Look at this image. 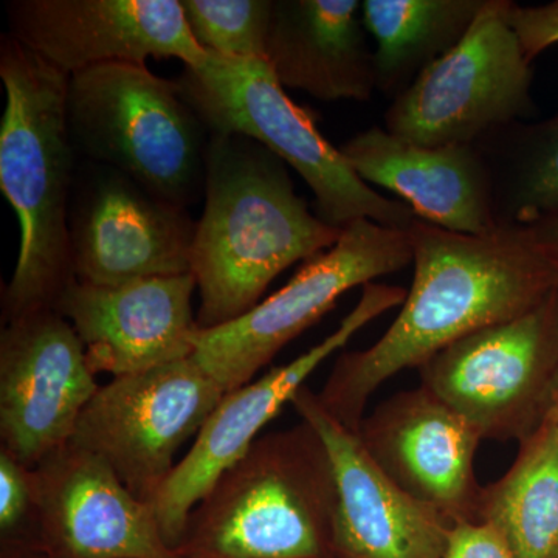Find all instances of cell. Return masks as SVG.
I'll use <instances>...</instances> for the list:
<instances>
[{
	"label": "cell",
	"instance_id": "1",
	"mask_svg": "<svg viewBox=\"0 0 558 558\" xmlns=\"http://www.w3.org/2000/svg\"><path fill=\"white\" fill-rule=\"evenodd\" d=\"M414 274L398 317L373 347L344 352L317 392L319 403L359 433L381 385L418 369L450 344L534 310L558 289V264L526 227L484 236L425 220L411 227Z\"/></svg>",
	"mask_w": 558,
	"mask_h": 558
},
{
	"label": "cell",
	"instance_id": "2",
	"mask_svg": "<svg viewBox=\"0 0 558 558\" xmlns=\"http://www.w3.org/2000/svg\"><path fill=\"white\" fill-rule=\"evenodd\" d=\"M204 196L191 250L201 330L247 314L278 275L343 233L311 211L284 161L242 135L209 132Z\"/></svg>",
	"mask_w": 558,
	"mask_h": 558
},
{
	"label": "cell",
	"instance_id": "3",
	"mask_svg": "<svg viewBox=\"0 0 558 558\" xmlns=\"http://www.w3.org/2000/svg\"><path fill=\"white\" fill-rule=\"evenodd\" d=\"M69 75L13 36L0 40L5 110L0 123V190L16 211L21 247L3 289V323L54 310L76 281L70 244L75 146L68 121Z\"/></svg>",
	"mask_w": 558,
	"mask_h": 558
},
{
	"label": "cell",
	"instance_id": "4",
	"mask_svg": "<svg viewBox=\"0 0 558 558\" xmlns=\"http://www.w3.org/2000/svg\"><path fill=\"white\" fill-rule=\"evenodd\" d=\"M337 488L307 422L260 436L191 512L183 558H325L336 553Z\"/></svg>",
	"mask_w": 558,
	"mask_h": 558
},
{
	"label": "cell",
	"instance_id": "5",
	"mask_svg": "<svg viewBox=\"0 0 558 558\" xmlns=\"http://www.w3.org/2000/svg\"><path fill=\"white\" fill-rule=\"evenodd\" d=\"M179 86L208 132L255 140L299 172L314 193L318 218L332 229L366 219L409 231L418 219L409 205L377 193L352 170L311 113L290 100L266 61L208 51L201 65L185 68Z\"/></svg>",
	"mask_w": 558,
	"mask_h": 558
},
{
	"label": "cell",
	"instance_id": "6",
	"mask_svg": "<svg viewBox=\"0 0 558 558\" xmlns=\"http://www.w3.org/2000/svg\"><path fill=\"white\" fill-rule=\"evenodd\" d=\"M68 121L78 156L116 168L186 208L205 193L209 132L179 83L143 62H112L69 78Z\"/></svg>",
	"mask_w": 558,
	"mask_h": 558
},
{
	"label": "cell",
	"instance_id": "7",
	"mask_svg": "<svg viewBox=\"0 0 558 558\" xmlns=\"http://www.w3.org/2000/svg\"><path fill=\"white\" fill-rule=\"evenodd\" d=\"M510 0H486L472 27L392 100L385 130L414 145H478L534 113V70L510 27Z\"/></svg>",
	"mask_w": 558,
	"mask_h": 558
},
{
	"label": "cell",
	"instance_id": "8",
	"mask_svg": "<svg viewBox=\"0 0 558 558\" xmlns=\"http://www.w3.org/2000/svg\"><path fill=\"white\" fill-rule=\"evenodd\" d=\"M413 263L410 231L357 220L333 247L301 264L292 279L227 325L197 329L193 357L223 391L250 384L282 348L314 326L349 290Z\"/></svg>",
	"mask_w": 558,
	"mask_h": 558
},
{
	"label": "cell",
	"instance_id": "9",
	"mask_svg": "<svg viewBox=\"0 0 558 558\" xmlns=\"http://www.w3.org/2000/svg\"><path fill=\"white\" fill-rule=\"evenodd\" d=\"M421 385L481 438L526 439L553 407L558 380V289L534 310L458 340L418 368Z\"/></svg>",
	"mask_w": 558,
	"mask_h": 558
},
{
	"label": "cell",
	"instance_id": "10",
	"mask_svg": "<svg viewBox=\"0 0 558 558\" xmlns=\"http://www.w3.org/2000/svg\"><path fill=\"white\" fill-rule=\"evenodd\" d=\"M226 395L193 355L113 377L87 403L70 442L108 462L128 490L150 505L180 447L199 435Z\"/></svg>",
	"mask_w": 558,
	"mask_h": 558
},
{
	"label": "cell",
	"instance_id": "11",
	"mask_svg": "<svg viewBox=\"0 0 558 558\" xmlns=\"http://www.w3.org/2000/svg\"><path fill=\"white\" fill-rule=\"evenodd\" d=\"M405 296L407 290L399 286L376 281L363 286L354 310L317 347L223 396L194 438L189 453L175 464L170 478L150 502L161 534L172 549L178 550L185 537L191 512L207 497L216 481L247 453L260 429L277 416L284 403L292 402L307 377L371 322L402 306Z\"/></svg>",
	"mask_w": 558,
	"mask_h": 558
},
{
	"label": "cell",
	"instance_id": "12",
	"mask_svg": "<svg viewBox=\"0 0 558 558\" xmlns=\"http://www.w3.org/2000/svg\"><path fill=\"white\" fill-rule=\"evenodd\" d=\"M69 227L76 281L120 286L191 274L196 220L116 168L80 165Z\"/></svg>",
	"mask_w": 558,
	"mask_h": 558
},
{
	"label": "cell",
	"instance_id": "13",
	"mask_svg": "<svg viewBox=\"0 0 558 558\" xmlns=\"http://www.w3.org/2000/svg\"><path fill=\"white\" fill-rule=\"evenodd\" d=\"M78 333L60 312L3 323L0 332V449L35 469L70 442L100 385Z\"/></svg>",
	"mask_w": 558,
	"mask_h": 558
},
{
	"label": "cell",
	"instance_id": "14",
	"mask_svg": "<svg viewBox=\"0 0 558 558\" xmlns=\"http://www.w3.org/2000/svg\"><path fill=\"white\" fill-rule=\"evenodd\" d=\"M10 33L65 75L112 62L207 58L179 0H11Z\"/></svg>",
	"mask_w": 558,
	"mask_h": 558
},
{
	"label": "cell",
	"instance_id": "15",
	"mask_svg": "<svg viewBox=\"0 0 558 558\" xmlns=\"http://www.w3.org/2000/svg\"><path fill=\"white\" fill-rule=\"evenodd\" d=\"M36 535L51 558H183L108 462L68 442L35 469Z\"/></svg>",
	"mask_w": 558,
	"mask_h": 558
},
{
	"label": "cell",
	"instance_id": "16",
	"mask_svg": "<svg viewBox=\"0 0 558 558\" xmlns=\"http://www.w3.org/2000/svg\"><path fill=\"white\" fill-rule=\"evenodd\" d=\"M301 421L318 433L337 488L336 553L341 558H439L454 521L392 483L363 446L307 385L293 396Z\"/></svg>",
	"mask_w": 558,
	"mask_h": 558
},
{
	"label": "cell",
	"instance_id": "17",
	"mask_svg": "<svg viewBox=\"0 0 558 558\" xmlns=\"http://www.w3.org/2000/svg\"><path fill=\"white\" fill-rule=\"evenodd\" d=\"M360 439L388 478L458 523L478 521L484 487L475 475L483 438L427 388L389 396L363 418Z\"/></svg>",
	"mask_w": 558,
	"mask_h": 558
},
{
	"label": "cell",
	"instance_id": "18",
	"mask_svg": "<svg viewBox=\"0 0 558 558\" xmlns=\"http://www.w3.org/2000/svg\"><path fill=\"white\" fill-rule=\"evenodd\" d=\"M193 275L120 286L75 281L54 311L78 333L95 376H131L191 357L197 332Z\"/></svg>",
	"mask_w": 558,
	"mask_h": 558
},
{
	"label": "cell",
	"instance_id": "19",
	"mask_svg": "<svg viewBox=\"0 0 558 558\" xmlns=\"http://www.w3.org/2000/svg\"><path fill=\"white\" fill-rule=\"evenodd\" d=\"M366 183L398 194L425 222L453 233L484 236L499 227L494 180L478 145L428 148L369 128L341 146Z\"/></svg>",
	"mask_w": 558,
	"mask_h": 558
},
{
	"label": "cell",
	"instance_id": "20",
	"mask_svg": "<svg viewBox=\"0 0 558 558\" xmlns=\"http://www.w3.org/2000/svg\"><path fill=\"white\" fill-rule=\"evenodd\" d=\"M359 0H274L266 62L279 84L322 101H369L374 50Z\"/></svg>",
	"mask_w": 558,
	"mask_h": 558
},
{
	"label": "cell",
	"instance_id": "21",
	"mask_svg": "<svg viewBox=\"0 0 558 558\" xmlns=\"http://www.w3.org/2000/svg\"><path fill=\"white\" fill-rule=\"evenodd\" d=\"M519 446L508 472L484 487L478 521L490 524L515 558H558V424L553 414Z\"/></svg>",
	"mask_w": 558,
	"mask_h": 558
},
{
	"label": "cell",
	"instance_id": "22",
	"mask_svg": "<svg viewBox=\"0 0 558 558\" xmlns=\"http://www.w3.org/2000/svg\"><path fill=\"white\" fill-rule=\"evenodd\" d=\"M486 0H363L362 20L376 40L377 90L402 92L464 38Z\"/></svg>",
	"mask_w": 558,
	"mask_h": 558
},
{
	"label": "cell",
	"instance_id": "23",
	"mask_svg": "<svg viewBox=\"0 0 558 558\" xmlns=\"http://www.w3.org/2000/svg\"><path fill=\"white\" fill-rule=\"evenodd\" d=\"M486 140L498 143L494 157L484 156L499 223L526 227L558 215V113L513 124Z\"/></svg>",
	"mask_w": 558,
	"mask_h": 558
},
{
	"label": "cell",
	"instance_id": "24",
	"mask_svg": "<svg viewBox=\"0 0 558 558\" xmlns=\"http://www.w3.org/2000/svg\"><path fill=\"white\" fill-rule=\"evenodd\" d=\"M202 49L231 60L266 61L274 0H180Z\"/></svg>",
	"mask_w": 558,
	"mask_h": 558
},
{
	"label": "cell",
	"instance_id": "25",
	"mask_svg": "<svg viewBox=\"0 0 558 558\" xmlns=\"http://www.w3.org/2000/svg\"><path fill=\"white\" fill-rule=\"evenodd\" d=\"M36 486L33 469L0 449V532L7 539L36 534Z\"/></svg>",
	"mask_w": 558,
	"mask_h": 558
},
{
	"label": "cell",
	"instance_id": "26",
	"mask_svg": "<svg viewBox=\"0 0 558 558\" xmlns=\"http://www.w3.org/2000/svg\"><path fill=\"white\" fill-rule=\"evenodd\" d=\"M508 21L531 62L558 44V0L535 7H521L512 2Z\"/></svg>",
	"mask_w": 558,
	"mask_h": 558
},
{
	"label": "cell",
	"instance_id": "27",
	"mask_svg": "<svg viewBox=\"0 0 558 558\" xmlns=\"http://www.w3.org/2000/svg\"><path fill=\"white\" fill-rule=\"evenodd\" d=\"M439 558H515L501 535L484 521L454 523Z\"/></svg>",
	"mask_w": 558,
	"mask_h": 558
},
{
	"label": "cell",
	"instance_id": "28",
	"mask_svg": "<svg viewBox=\"0 0 558 558\" xmlns=\"http://www.w3.org/2000/svg\"><path fill=\"white\" fill-rule=\"evenodd\" d=\"M526 229L539 247L545 250L546 255L558 264V215L538 220L526 226Z\"/></svg>",
	"mask_w": 558,
	"mask_h": 558
},
{
	"label": "cell",
	"instance_id": "29",
	"mask_svg": "<svg viewBox=\"0 0 558 558\" xmlns=\"http://www.w3.org/2000/svg\"><path fill=\"white\" fill-rule=\"evenodd\" d=\"M549 413L553 414L554 418H556L558 424V380L556 389H554L553 407H550Z\"/></svg>",
	"mask_w": 558,
	"mask_h": 558
},
{
	"label": "cell",
	"instance_id": "30",
	"mask_svg": "<svg viewBox=\"0 0 558 558\" xmlns=\"http://www.w3.org/2000/svg\"><path fill=\"white\" fill-rule=\"evenodd\" d=\"M14 554H16V556H14L13 558H36L31 556V554L20 553V550H17V553Z\"/></svg>",
	"mask_w": 558,
	"mask_h": 558
}]
</instances>
